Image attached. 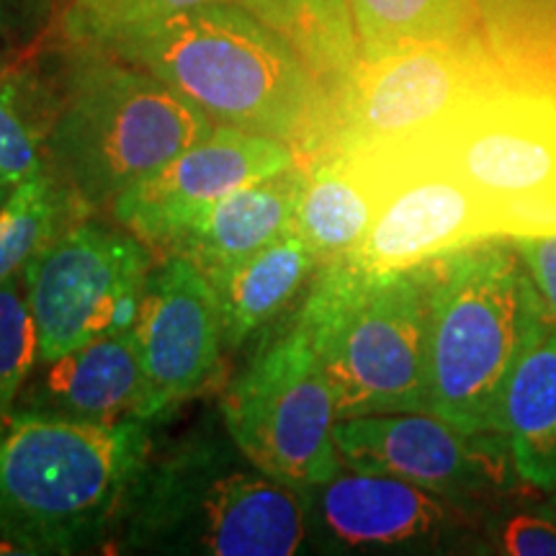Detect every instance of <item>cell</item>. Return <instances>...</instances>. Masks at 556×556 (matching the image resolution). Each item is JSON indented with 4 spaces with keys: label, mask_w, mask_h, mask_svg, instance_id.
Listing matches in <instances>:
<instances>
[{
    "label": "cell",
    "mask_w": 556,
    "mask_h": 556,
    "mask_svg": "<svg viewBox=\"0 0 556 556\" xmlns=\"http://www.w3.org/2000/svg\"><path fill=\"white\" fill-rule=\"evenodd\" d=\"M217 124L278 139L299 160L336 144V101L294 47L235 0L193 5L106 47Z\"/></svg>",
    "instance_id": "6da1fadb"
},
{
    "label": "cell",
    "mask_w": 556,
    "mask_h": 556,
    "mask_svg": "<svg viewBox=\"0 0 556 556\" xmlns=\"http://www.w3.org/2000/svg\"><path fill=\"white\" fill-rule=\"evenodd\" d=\"M307 541L302 495L245 456L222 420L144 458L116 520L124 554L291 556Z\"/></svg>",
    "instance_id": "7a4b0ae2"
},
{
    "label": "cell",
    "mask_w": 556,
    "mask_h": 556,
    "mask_svg": "<svg viewBox=\"0 0 556 556\" xmlns=\"http://www.w3.org/2000/svg\"><path fill=\"white\" fill-rule=\"evenodd\" d=\"M150 448V420L139 417L80 422L0 409V539L13 554L109 544Z\"/></svg>",
    "instance_id": "3957f363"
},
{
    "label": "cell",
    "mask_w": 556,
    "mask_h": 556,
    "mask_svg": "<svg viewBox=\"0 0 556 556\" xmlns=\"http://www.w3.org/2000/svg\"><path fill=\"white\" fill-rule=\"evenodd\" d=\"M428 270L430 415L467 435H500L507 384L552 312L507 238L451 250Z\"/></svg>",
    "instance_id": "277c9868"
},
{
    "label": "cell",
    "mask_w": 556,
    "mask_h": 556,
    "mask_svg": "<svg viewBox=\"0 0 556 556\" xmlns=\"http://www.w3.org/2000/svg\"><path fill=\"white\" fill-rule=\"evenodd\" d=\"M52 54L60 103L47 168L88 212L114 206L217 127L184 93L106 47L62 41Z\"/></svg>",
    "instance_id": "5b68a950"
},
{
    "label": "cell",
    "mask_w": 556,
    "mask_h": 556,
    "mask_svg": "<svg viewBox=\"0 0 556 556\" xmlns=\"http://www.w3.org/2000/svg\"><path fill=\"white\" fill-rule=\"evenodd\" d=\"M336 394L340 420L430 413V270H374L353 258L319 266L299 309Z\"/></svg>",
    "instance_id": "8992f818"
},
{
    "label": "cell",
    "mask_w": 556,
    "mask_h": 556,
    "mask_svg": "<svg viewBox=\"0 0 556 556\" xmlns=\"http://www.w3.org/2000/svg\"><path fill=\"white\" fill-rule=\"evenodd\" d=\"M219 413L250 462L299 495L340 475L336 394L299 317L255 353Z\"/></svg>",
    "instance_id": "52a82bcc"
},
{
    "label": "cell",
    "mask_w": 556,
    "mask_h": 556,
    "mask_svg": "<svg viewBox=\"0 0 556 556\" xmlns=\"http://www.w3.org/2000/svg\"><path fill=\"white\" fill-rule=\"evenodd\" d=\"M152 253L135 232L73 222L24 266L39 364L109 332L135 330Z\"/></svg>",
    "instance_id": "ba28073f"
},
{
    "label": "cell",
    "mask_w": 556,
    "mask_h": 556,
    "mask_svg": "<svg viewBox=\"0 0 556 556\" xmlns=\"http://www.w3.org/2000/svg\"><path fill=\"white\" fill-rule=\"evenodd\" d=\"M503 80V70L479 29L379 60H361L336 101L332 152L397 142Z\"/></svg>",
    "instance_id": "9c48e42d"
},
{
    "label": "cell",
    "mask_w": 556,
    "mask_h": 556,
    "mask_svg": "<svg viewBox=\"0 0 556 556\" xmlns=\"http://www.w3.org/2000/svg\"><path fill=\"white\" fill-rule=\"evenodd\" d=\"M402 139L446 163L490 206L556 193V103L507 80Z\"/></svg>",
    "instance_id": "30bf717a"
},
{
    "label": "cell",
    "mask_w": 556,
    "mask_h": 556,
    "mask_svg": "<svg viewBox=\"0 0 556 556\" xmlns=\"http://www.w3.org/2000/svg\"><path fill=\"white\" fill-rule=\"evenodd\" d=\"M361 152L377 165L381 199L366 240L348 258L374 270L413 268L497 238L490 201L415 142L397 139Z\"/></svg>",
    "instance_id": "8fae6325"
},
{
    "label": "cell",
    "mask_w": 556,
    "mask_h": 556,
    "mask_svg": "<svg viewBox=\"0 0 556 556\" xmlns=\"http://www.w3.org/2000/svg\"><path fill=\"white\" fill-rule=\"evenodd\" d=\"M142 361L139 420H155L180 402L197 397L225 351L222 312L208 276L186 255H170L144 287L137 319Z\"/></svg>",
    "instance_id": "7c38bea8"
},
{
    "label": "cell",
    "mask_w": 556,
    "mask_h": 556,
    "mask_svg": "<svg viewBox=\"0 0 556 556\" xmlns=\"http://www.w3.org/2000/svg\"><path fill=\"white\" fill-rule=\"evenodd\" d=\"M296 163V152L278 139L217 124L206 139L131 186L111 208L124 229L165 248L201 208Z\"/></svg>",
    "instance_id": "4fadbf2b"
},
{
    "label": "cell",
    "mask_w": 556,
    "mask_h": 556,
    "mask_svg": "<svg viewBox=\"0 0 556 556\" xmlns=\"http://www.w3.org/2000/svg\"><path fill=\"white\" fill-rule=\"evenodd\" d=\"M340 462L348 469L387 475L462 503L490 482L492 464L482 438L467 435L430 413H384L336 422Z\"/></svg>",
    "instance_id": "5bb4252c"
},
{
    "label": "cell",
    "mask_w": 556,
    "mask_h": 556,
    "mask_svg": "<svg viewBox=\"0 0 556 556\" xmlns=\"http://www.w3.org/2000/svg\"><path fill=\"white\" fill-rule=\"evenodd\" d=\"M307 539L340 552L433 544L451 531L448 500L387 475L340 471L302 492Z\"/></svg>",
    "instance_id": "9a60e30c"
},
{
    "label": "cell",
    "mask_w": 556,
    "mask_h": 556,
    "mask_svg": "<svg viewBox=\"0 0 556 556\" xmlns=\"http://www.w3.org/2000/svg\"><path fill=\"white\" fill-rule=\"evenodd\" d=\"M309 163L255 180L227 193L186 222L165 245L170 255H186L206 276L232 266L289 232L307 186Z\"/></svg>",
    "instance_id": "2e32d148"
},
{
    "label": "cell",
    "mask_w": 556,
    "mask_h": 556,
    "mask_svg": "<svg viewBox=\"0 0 556 556\" xmlns=\"http://www.w3.org/2000/svg\"><path fill=\"white\" fill-rule=\"evenodd\" d=\"M34 384V402L24 405L80 422H119L135 417L142 392L137 328L109 332L47 361Z\"/></svg>",
    "instance_id": "e0dca14e"
},
{
    "label": "cell",
    "mask_w": 556,
    "mask_h": 556,
    "mask_svg": "<svg viewBox=\"0 0 556 556\" xmlns=\"http://www.w3.org/2000/svg\"><path fill=\"white\" fill-rule=\"evenodd\" d=\"M381 180L368 152H330L309 163L291 229L315 250L319 266L353 255L379 212Z\"/></svg>",
    "instance_id": "ac0fdd59"
},
{
    "label": "cell",
    "mask_w": 556,
    "mask_h": 556,
    "mask_svg": "<svg viewBox=\"0 0 556 556\" xmlns=\"http://www.w3.org/2000/svg\"><path fill=\"white\" fill-rule=\"evenodd\" d=\"M315 270H319L315 250L289 229L258 253L208 276L217 291L227 351L240 348L261 325L274 319Z\"/></svg>",
    "instance_id": "d6986e66"
},
{
    "label": "cell",
    "mask_w": 556,
    "mask_h": 556,
    "mask_svg": "<svg viewBox=\"0 0 556 556\" xmlns=\"http://www.w3.org/2000/svg\"><path fill=\"white\" fill-rule=\"evenodd\" d=\"M58 103L52 52H16L0 62V180L11 189L47 170Z\"/></svg>",
    "instance_id": "ffe728a7"
},
{
    "label": "cell",
    "mask_w": 556,
    "mask_h": 556,
    "mask_svg": "<svg viewBox=\"0 0 556 556\" xmlns=\"http://www.w3.org/2000/svg\"><path fill=\"white\" fill-rule=\"evenodd\" d=\"M500 438L526 482L556 490V323L520 358L507 384Z\"/></svg>",
    "instance_id": "44dd1931"
},
{
    "label": "cell",
    "mask_w": 556,
    "mask_h": 556,
    "mask_svg": "<svg viewBox=\"0 0 556 556\" xmlns=\"http://www.w3.org/2000/svg\"><path fill=\"white\" fill-rule=\"evenodd\" d=\"M276 29L328 88L343 93L361 65V47L348 0H235Z\"/></svg>",
    "instance_id": "7402d4cb"
},
{
    "label": "cell",
    "mask_w": 556,
    "mask_h": 556,
    "mask_svg": "<svg viewBox=\"0 0 556 556\" xmlns=\"http://www.w3.org/2000/svg\"><path fill=\"white\" fill-rule=\"evenodd\" d=\"M361 60L479 29V0H348Z\"/></svg>",
    "instance_id": "603a6c76"
},
{
    "label": "cell",
    "mask_w": 556,
    "mask_h": 556,
    "mask_svg": "<svg viewBox=\"0 0 556 556\" xmlns=\"http://www.w3.org/2000/svg\"><path fill=\"white\" fill-rule=\"evenodd\" d=\"M78 212L88 208L50 168L13 186L0 201V281L78 222Z\"/></svg>",
    "instance_id": "cb8c5ba5"
},
{
    "label": "cell",
    "mask_w": 556,
    "mask_h": 556,
    "mask_svg": "<svg viewBox=\"0 0 556 556\" xmlns=\"http://www.w3.org/2000/svg\"><path fill=\"white\" fill-rule=\"evenodd\" d=\"M204 3L214 0H62L58 26L62 41L109 47L131 31Z\"/></svg>",
    "instance_id": "d4e9b609"
},
{
    "label": "cell",
    "mask_w": 556,
    "mask_h": 556,
    "mask_svg": "<svg viewBox=\"0 0 556 556\" xmlns=\"http://www.w3.org/2000/svg\"><path fill=\"white\" fill-rule=\"evenodd\" d=\"M39 364V336L29 296H26L24 268L0 281V409L16 402L21 387Z\"/></svg>",
    "instance_id": "484cf974"
},
{
    "label": "cell",
    "mask_w": 556,
    "mask_h": 556,
    "mask_svg": "<svg viewBox=\"0 0 556 556\" xmlns=\"http://www.w3.org/2000/svg\"><path fill=\"white\" fill-rule=\"evenodd\" d=\"M60 0H0V45L11 52H29L52 31Z\"/></svg>",
    "instance_id": "4316f807"
},
{
    "label": "cell",
    "mask_w": 556,
    "mask_h": 556,
    "mask_svg": "<svg viewBox=\"0 0 556 556\" xmlns=\"http://www.w3.org/2000/svg\"><path fill=\"white\" fill-rule=\"evenodd\" d=\"M500 544L510 556H556V523L546 516H516L505 523Z\"/></svg>",
    "instance_id": "83f0119b"
},
{
    "label": "cell",
    "mask_w": 556,
    "mask_h": 556,
    "mask_svg": "<svg viewBox=\"0 0 556 556\" xmlns=\"http://www.w3.org/2000/svg\"><path fill=\"white\" fill-rule=\"evenodd\" d=\"M513 245H516L539 294L544 296L548 312L556 319V235L518 238L513 240Z\"/></svg>",
    "instance_id": "f1b7e54d"
},
{
    "label": "cell",
    "mask_w": 556,
    "mask_h": 556,
    "mask_svg": "<svg viewBox=\"0 0 556 556\" xmlns=\"http://www.w3.org/2000/svg\"><path fill=\"white\" fill-rule=\"evenodd\" d=\"M544 516H546V518H552L554 523H556V495H554L552 500H548V505H546V513H544Z\"/></svg>",
    "instance_id": "f546056e"
},
{
    "label": "cell",
    "mask_w": 556,
    "mask_h": 556,
    "mask_svg": "<svg viewBox=\"0 0 556 556\" xmlns=\"http://www.w3.org/2000/svg\"><path fill=\"white\" fill-rule=\"evenodd\" d=\"M11 54H16V52H11L9 47H5V45H0V62H3L5 58H11Z\"/></svg>",
    "instance_id": "4dcf8cb0"
},
{
    "label": "cell",
    "mask_w": 556,
    "mask_h": 556,
    "mask_svg": "<svg viewBox=\"0 0 556 556\" xmlns=\"http://www.w3.org/2000/svg\"><path fill=\"white\" fill-rule=\"evenodd\" d=\"M11 189H9V186H0V201H3L5 199V193H9Z\"/></svg>",
    "instance_id": "1f68e13d"
},
{
    "label": "cell",
    "mask_w": 556,
    "mask_h": 556,
    "mask_svg": "<svg viewBox=\"0 0 556 556\" xmlns=\"http://www.w3.org/2000/svg\"><path fill=\"white\" fill-rule=\"evenodd\" d=\"M0 186H5V184H3V180H0ZM9 189H11V186H9Z\"/></svg>",
    "instance_id": "d6a6232c"
}]
</instances>
